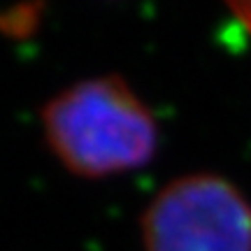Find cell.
<instances>
[{"label": "cell", "instance_id": "1", "mask_svg": "<svg viewBox=\"0 0 251 251\" xmlns=\"http://www.w3.org/2000/svg\"><path fill=\"white\" fill-rule=\"evenodd\" d=\"M47 149L81 179H109L149 165L161 130L142 96L119 75L72 81L45 102Z\"/></svg>", "mask_w": 251, "mask_h": 251}, {"label": "cell", "instance_id": "2", "mask_svg": "<svg viewBox=\"0 0 251 251\" xmlns=\"http://www.w3.org/2000/svg\"><path fill=\"white\" fill-rule=\"evenodd\" d=\"M140 237L144 251H251V200L224 175H181L144 207Z\"/></svg>", "mask_w": 251, "mask_h": 251}, {"label": "cell", "instance_id": "3", "mask_svg": "<svg viewBox=\"0 0 251 251\" xmlns=\"http://www.w3.org/2000/svg\"><path fill=\"white\" fill-rule=\"evenodd\" d=\"M233 17L242 24V28L251 35V0H224Z\"/></svg>", "mask_w": 251, "mask_h": 251}]
</instances>
